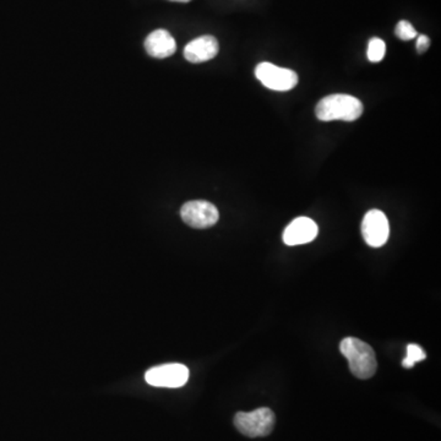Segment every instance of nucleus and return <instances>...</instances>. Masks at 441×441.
Returning a JSON list of instances; mask_svg holds the SVG:
<instances>
[{
    "label": "nucleus",
    "mask_w": 441,
    "mask_h": 441,
    "mask_svg": "<svg viewBox=\"0 0 441 441\" xmlns=\"http://www.w3.org/2000/svg\"><path fill=\"white\" fill-rule=\"evenodd\" d=\"M172 1H178V3H188L191 0H172Z\"/></svg>",
    "instance_id": "nucleus-15"
},
{
    "label": "nucleus",
    "mask_w": 441,
    "mask_h": 441,
    "mask_svg": "<svg viewBox=\"0 0 441 441\" xmlns=\"http://www.w3.org/2000/svg\"><path fill=\"white\" fill-rule=\"evenodd\" d=\"M220 51V46L213 36H201L186 44L184 56L188 61L200 64L211 61Z\"/></svg>",
    "instance_id": "nucleus-9"
},
{
    "label": "nucleus",
    "mask_w": 441,
    "mask_h": 441,
    "mask_svg": "<svg viewBox=\"0 0 441 441\" xmlns=\"http://www.w3.org/2000/svg\"><path fill=\"white\" fill-rule=\"evenodd\" d=\"M342 355L346 357L352 374L358 379L367 380L377 372L375 353L368 343L355 338L342 340L340 345Z\"/></svg>",
    "instance_id": "nucleus-1"
},
{
    "label": "nucleus",
    "mask_w": 441,
    "mask_h": 441,
    "mask_svg": "<svg viewBox=\"0 0 441 441\" xmlns=\"http://www.w3.org/2000/svg\"><path fill=\"white\" fill-rule=\"evenodd\" d=\"M181 216L189 227L205 230L216 225L220 218V212L213 203L203 200H195L183 205Z\"/></svg>",
    "instance_id": "nucleus-6"
},
{
    "label": "nucleus",
    "mask_w": 441,
    "mask_h": 441,
    "mask_svg": "<svg viewBox=\"0 0 441 441\" xmlns=\"http://www.w3.org/2000/svg\"><path fill=\"white\" fill-rule=\"evenodd\" d=\"M362 234L369 247L380 248L389 240V220L380 210H370L362 222Z\"/></svg>",
    "instance_id": "nucleus-7"
},
{
    "label": "nucleus",
    "mask_w": 441,
    "mask_h": 441,
    "mask_svg": "<svg viewBox=\"0 0 441 441\" xmlns=\"http://www.w3.org/2000/svg\"><path fill=\"white\" fill-rule=\"evenodd\" d=\"M319 228L315 222L309 217H298L287 225L283 232V242L285 245L294 247L310 243L316 238Z\"/></svg>",
    "instance_id": "nucleus-8"
},
{
    "label": "nucleus",
    "mask_w": 441,
    "mask_h": 441,
    "mask_svg": "<svg viewBox=\"0 0 441 441\" xmlns=\"http://www.w3.org/2000/svg\"><path fill=\"white\" fill-rule=\"evenodd\" d=\"M275 420L270 408H259L253 412H238L234 417V425L245 437H268L273 430Z\"/></svg>",
    "instance_id": "nucleus-3"
},
{
    "label": "nucleus",
    "mask_w": 441,
    "mask_h": 441,
    "mask_svg": "<svg viewBox=\"0 0 441 441\" xmlns=\"http://www.w3.org/2000/svg\"><path fill=\"white\" fill-rule=\"evenodd\" d=\"M386 53V44L384 41L377 37L370 39L368 44L367 56L368 59L372 63H379L384 59Z\"/></svg>",
    "instance_id": "nucleus-11"
},
{
    "label": "nucleus",
    "mask_w": 441,
    "mask_h": 441,
    "mask_svg": "<svg viewBox=\"0 0 441 441\" xmlns=\"http://www.w3.org/2000/svg\"><path fill=\"white\" fill-rule=\"evenodd\" d=\"M395 34L398 39H402V41H411V39L417 37V31H415V27L411 22L406 21V20L398 22L396 29H395Z\"/></svg>",
    "instance_id": "nucleus-13"
},
{
    "label": "nucleus",
    "mask_w": 441,
    "mask_h": 441,
    "mask_svg": "<svg viewBox=\"0 0 441 441\" xmlns=\"http://www.w3.org/2000/svg\"><path fill=\"white\" fill-rule=\"evenodd\" d=\"M145 49L148 56L158 59L168 58L173 56L177 49V44L174 41L173 36L168 31L156 30L147 36L145 41Z\"/></svg>",
    "instance_id": "nucleus-10"
},
{
    "label": "nucleus",
    "mask_w": 441,
    "mask_h": 441,
    "mask_svg": "<svg viewBox=\"0 0 441 441\" xmlns=\"http://www.w3.org/2000/svg\"><path fill=\"white\" fill-rule=\"evenodd\" d=\"M425 358H427L425 352L418 345H408L406 358L403 359L402 367L410 369L415 363H418V362L424 360Z\"/></svg>",
    "instance_id": "nucleus-12"
},
{
    "label": "nucleus",
    "mask_w": 441,
    "mask_h": 441,
    "mask_svg": "<svg viewBox=\"0 0 441 441\" xmlns=\"http://www.w3.org/2000/svg\"><path fill=\"white\" fill-rule=\"evenodd\" d=\"M260 83L273 91H290L298 83V75L293 70L280 68L273 63H260L255 69Z\"/></svg>",
    "instance_id": "nucleus-4"
},
{
    "label": "nucleus",
    "mask_w": 441,
    "mask_h": 441,
    "mask_svg": "<svg viewBox=\"0 0 441 441\" xmlns=\"http://www.w3.org/2000/svg\"><path fill=\"white\" fill-rule=\"evenodd\" d=\"M316 117L323 121H355L363 113V103L350 95L336 93L324 97L318 103Z\"/></svg>",
    "instance_id": "nucleus-2"
},
{
    "label": "nucleus",
    "mask_w": 441,
    "mask_h": 441,
    "mask_svg": "<svg viewBox=\"0 0 441 441\" xmlns=\"http://www.w3.org/2000/svg\"><path fill=\"white\" fill-rule=\"evenodd\" d=\"M429 46H430V39H429L428 36H418V39H417V44H415L417 52L420 53V54H423V53L428 51Z\"/></svg>",
    "instance_id": "nucleus-14"
},
{
    "label": "nucleus",
    "mask_w": 441,
    "mask_h": 441,
    "mask_svg": "<svg viewBox=\"0 0 441 441\" xmlns=\"http://www.w3.org/2000/svg\"><path fill=\"white\" fill-rule=\"evenodd\" d=\"M189 379V369L179 363L163 364L147 370L145 380L156 387L177 389L186 385Z\"/></svg>",
    "instance_id": "nucleus-5"
}]
</instances>
